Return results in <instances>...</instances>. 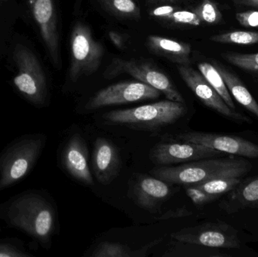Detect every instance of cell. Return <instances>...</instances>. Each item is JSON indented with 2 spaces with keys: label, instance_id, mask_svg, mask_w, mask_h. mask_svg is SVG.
<instances>
[{
  "label": "cell",
  "instance_id": "6da1fadb",
  "mask_svg": "<svg viewBox=\"0 0 258 257\" xmlns=\"http://www.w3.org/2000/svg\"><path fill=\"white\" fill-rule=\"evenodd\" d=\"M252 164L243 157L230 155L192 161L177 166H161L152 170L155 178L170 184L191 185L226 175L245 177L251 172Z\"/></svg>",
  "mask_w": 258,
  "mask_h": 257
},
{
  "label": "cell",
  "instance_id": "7a4b0ae2",
  "mask_svg": "<svg viewBox=\"0 0 258 257\" xmlns=\"http://www.w3.org/2000/svg\"><path fill=\"white\" fill-rule=\"evenodd\" d=\"M7 220L14 227L47 244L55 224V213L50 202L36 193H27L12 201L8 208Z\"/></svg>",
  "mask_w": 258,
  "mask_h": 257
},
{
  "label": "cell",
  "instance_id": "3957f363",
  "mask_svg": "<svg viewBox=\"0 0 258 257\" xmlns=\"http://www.w3.org/2000/svg\"><path fill=\"white\" fill-rule=\"evenodd\" d=\"M186 113L185 104L168 100L135 108L113 110L104 114L103 118L113 125L157 128L174 123Z\"/></svg>",
  "mask_w": 258,
  "mask_h": 257
},
{
  "label": "cell",
  "instance_id": "277c9868",
  "mask_svg": "<svg viewBox=\"0 0 258 257\" xmlns=\"http://www.w3.org/2000/svg\"><path fill=\"white\" fill-rule=\"evenodd\" d=\"M45 142L41 134L24 136L3 151L0 155V192L26 177L37 161Z\"/></svg>",
  "mask_w": 258,
  "mask_h": 257
},
{
  "label": "cell",
  "instance_id": "5b68a950",
  "mask_svg": "<svg viewBox=\"0 0 258 257\" xmlns=\"http://www.w3.org/2000/svg\"><path fill=\"white\" fill-rule=\"evenodd\" d=\"M230 224L258 238V175L242 181L220 201Z\"/></svg>",
  "mask_w": 258,
  "mask_h": 257
},
{
  "label": "cell",
  "instance_id": "8992f818",
  "mask_svg": "<svg viewBox=\"0 0 258 257\" xmlns=\"http://www.w3.org/2000/svg\"><path fill=\"white\" fill-rule=\"evenodd\" d=\"M71 63L70 77L73 81L95 73L101 66L104 47L92 35L89 26L77 22L71 39Z\"/></svg>",
  "mask_w": 258,
  "mask_h": 257
},
{
  "label": "cell",
  "instance_id": "52a82bcc",
  "mask_svg": "<svg viewBox=\"0 0 258 257\" xmlns=\"http://www.w3.org/2000/svg\"><path fill=\"white\" fill-rule=\"evenodd\" d=\"M171 237L180 242L210 248L241 250L244 246L239 229L227 222L186 228L173 233Z\"/></svg>",
  "mask_w": 258,
  "mask_h": 257
},
{
  "label": "cell",
  "instance_id": "ba28073f",
  "mask_svg": "<svg viewBox=\"0 0 258 257\" xmlns=\"http://www.w3.org/2000/svg\"><path fill=\"white\" fill-rule=\"evenodd\" d=\"M123 73L132 75L141 82L157 89L170 101L185 104L184 98L176 89L170 78L147 62L134 59H113L104 72V77L112 78Z\"/></svg>",
  "mask_w": 258,
  "mask_h": 257
},
{
  "label": "cell",
  "instance_id": "9c48e42d",
  "mask_svg": "<svg viewBox=\"0 0 258 257\" xmlns=\"http://www.w3.org/2000/svg\"><path fill=\"white\" fill-rule=\"evenodd\" d=\"M14 59L18 69L15 85L30 102L42 105L47 98V84L39 60L28 48L20 45L15 48Z\"/></svg>",
  "mask_w": 258,
  "mask_h": 257
},
{
  "label": "cell",
  "instance_id": "30bf717a",
  "mask_svg": "<svg viewBox=\"0 0 258 257\" xmlns=\"http://www.w3.org/2000/svg\"><path fill=\"white\" fill-rule=\"evenodd\" d=\"M178 72L182 79L206 107L236 123H252L251 118L232 110L201 72L189 65H180Z\"/></svg>",
  "mask_w": 258,
  "mask_h": 257
},
{
  "label": "cell",
  "instance_id": "8fae6325",
  "mask_svg": "<svg viewBox=\"0 0 258 257\" xmlns=\"http://www.w3.org/2000/svg\"><path fill=\"white\" fill-rule=\"evenodd\" d=\"M161 92L144 82L116 83L99 91L86 104V110H94L108 106L156 99Z\"/></svg>",
  "mask_w": 258,
  "mask_h": 257
},
{
  "label": "cell",
  "instance_id": "7c38bea8",
  "mask_svg": "<svg viewBox=\"0 0 258 257\" xmlns=\"http://www.w3.org/2000/svg\"><path fill=\"white\" fill-rule=\"evenodd\" d=\"M225 154L198 143H159L150 151V158L156 165H169L177 163L198 161L205 158L222 157Z\"/></svg>",
  "mask_w": 258,
  "mask_h": 257
},
{
  "label": "cell",
  "instance_id": "4fadbf2b",
  "mask_svg": "<svg viewBox=\"0 0 258 257\" xmlns=\"http://www.w3.org/2000/svg\"><path fill=\"white\" fill-rule=\"evenodd\" d=\"M177 138L203 145L224 154L246 158H258V144L237 136L189 131L179 134Z\"/></svg>",
  "mask_w": 258,
  "mask_h": 257
},
{
  "label": "cell",
  "instance_id": "5bb4252c",
  "mask_svg": "<svg viewBox=\"0 0 258 257\" xmlns=\"http://www.w3.org/2000/svg\"><path fill=\"white\" fill-rule=\"evenodd\" d=\"M29 4L51 61L56 67L59 68V34L54 0H29Z\"/></svg>",
  "mask_w": 258,
  "mask_h": 257
},
{
  "label": "cell",
  "instance_id": "9a60e30c",
  "mask_svg": "<svg viewBox=\"0 0 258 257\" xmlns=\"http://www.w3.org/2000/svg\"><path fill=\"white\" fill-rule=\"evenodd\" d=\"M62 164L73 178L86 186L94 185L88 164L87 147L80 134H74L68 140L62 152Z\"/></svg>",
  "mask_w": 258,
  "mask_h": 257
},
{
  "label": "cell",
  "instance_id": "2e32d148",
  "mask_svg": "<svg viewBox=\"0 0 258 257\" xmlns=\"http://www.w3.org/2000/svg\"><path fill=\"white\" fill-rule=\"evenodd\" d=\"M245 177L226 175L207 180L186 187V193L192 203L203 206L223 197L235 188Z\"/></svg>",
  "mask_w": 258,
  "mask_h": 257
},
{
  "label": "cell",
  "instance_id": "e0dca14e",
  "mask_svg": "<svg viewBox=\"0 0 258 257\" xmlns=\"http://www.w3.org/2000/svg\"><path fill=\"white\" fill-rule=\"evenodd\" d=\"M92 165L95 178L103 185H108L119 174L121 160L117 148L104 137H98L95 143Z\"/></svg>",
  "mask_w": 258,
  "mask_h": 257
},
{
  "label": "cell",
  "instance_id": "ac0fdd59",
  "mask_svg": "<svg viewBox=\"0 0 258 257\" xmlns=\"http://www.w3.org/2000/svg\"><path fill=\"white\" fill-rule=\"evenodd\" d=\"M135 202L140 208L150 212H156L172 193L169 183L157 178L142 177L134 187Z\"/></svg>",
  "mask_w": 258,
  "mask_h": 257
},
{
  "label": "cell",
  "instance_id": "d6986e66",
  "mask_svg": "<svg viewBox=\"0 0 258 257\" xmlns=\"http://www.w3.org/2000/svg\"><path fill=\"white\" fill-rule=\"evenodd\" d=\"M147 45L155 54L165 57L180 65H189L191 46L186 42H179L159 36H150Z\"/></svg>",
  "mask_w": 258,
  "mask_h": 257
},
{
  "label": "cell",
  "instance_id": "ffe728a7",
  "mask_svg": "<svg viewBox=\"0 0 258 257\" xmlns=\"http://www.w3.org/2000/svg\"><path fill=\"white\" fill-rule=\"evenodd\" d=\"M215 66L222 76L230 95H233L237 102L258 119V103L248 89L245 87V84L236 75L224 66H220L216 63Z\"/></svg>",
  "mask_w": 258,
  "mask_h": 257
},
{
  "label": "cell",
  "instance_id": "44dd1931",
  "mask_svg": "<svg viewBox=\"0 0 258 257\" xmlns=\"http://www.w3.org/2000/svg\"><path fill=\"white\" fill-rule=\"evenodd\" d=\"M157 240L151 241L144 247L132 250L125 244L118 242L104 241L98 244L90 255L92 257H144L149 252L157 245Z\"/></svg>",
  "mask_w": 258,
  "mask_h": 257
},
{
  "label": "cell",
  "instance_id": "7402d4cb",
  "mask_svg": "<svg viewBox=\"0 0 258 257\" xmlns=\"http://www.w3.org/2000/svg\"><path fill=\"white\" fill-rule=\"evenodd\" d=\"M200 72L203 74V76L206 78L209 84L215 89V90L219 94L220 96L223 98L224 102L232 109V110H236V106L233 102V98L231 95L223 79L220 72L218 69L215 68V66L211 64V63H201L198 65Z\"/></svg>",
  "mask_w": 258,
  "mask_h": 257
},
{
  "label": "cell",
  "instance_id": "603a6c76",
  "mask_svg": "<svg viewBox=\"0 0 258 257\" xmlns=\"http://www.w3.org/2000/svg\"><path fill=\"white\" fill-rule=\"evenodd\" d=\"M112 13L122 18L137 19L141 17L139 7L133 0H99Z\"/></svg>",
  "mask_w": 258,
  "mask_h": 257
},
{
  "label": "cell",
  "instance_id": "cb8c5ba5",
  "mask_svg": "<svg viewBox=\"0 0 258 257\" xmlns=\"http://www.w3.org/2000/svg\"><path fill=\"white\" fill-rule=\"evenodd\" d=\"M212 42L236 45H254L258 44V33L252 31H233L215 35L210 38Z\"/></svg>",
  "mask_w": 258,
  "mask_h": 257
},
{
  "label": "cell",
  "instance_id": "d4e9b609",
  "mask_svg": "<svg viewBox=\"0 0 258 257\" xmlns=\"http://www.w3.org/2000/svg\"><path fill=\"white\" fill-rule=\"evenodd\" d=\"M222 57L229 63L240 69L251 72H258V53L240 54L227 52L223 54Z\"/></svg>",
  "mask_w": 258,
  "mask_h": 257
},
{
  "label": "cell",
  "instance_id": "484cf974",
  "mask_svg": "<svg viewBox=\"0 0 258 257\" xmlns=\"http://www.w3.org/2000/svg\"><path fill=\"white\" fill-rule=\"evenodd\" d=\"M202 22L218 24L222 19V15L216 5L211 0H203V3L194 10Z\"/></svg>",
  "mask_w": 258,
  "mask_h": 257
},
{
  "label": "cell",
  "instance_id": "4316f807",
  "mask_svg": "<svg viewBox=\"0 0 258 257\" xmlns=\"http://www.w3.org/2000/svg\"><path fill=\"white\" fill-rule=\"evenodd\" d=\"M167 21H172L175 24L194 26V27L200 26L202 22L195 12L185 10L174 11L169 15Z\"/></svg>",
  "mask_w": 258,
  "mask_h": 257
},
{
  "label": "cell",
  "instance_id": "83f0119b",
  "mask_svg": "<svg viewBox=\"0 0 258 257\" xmlns=\"http://www.w3.org/2000/svg\"><path fill=\"white\" fill-rule=\"evenodd\" d=\"M238 22L245 27L258 28V11H247L236 15Z\"/></svg>",
  "mask_w": 258,
  "mask_h": 257
},
{
  "label": "cell",
  "instance_id": "f1b7e54d",
  "mask_svg": "<svg viewBox=\"0 0 258 257\" xmlns=\"http://www.w3.org/2000/svg\"><path fill=\"white\" fill-rule=\"evenodd\" d=\"M30 254L23 251L13 244L0 243V257H29Z\"/></svg>",
  "mask_w": 258,
  "mask_h": 257
},
{
  "label": "cell",
  "instance_id": "f546056e",
  "mask_svg": "<svg viewBox=\"0 0 258 257\" xmlns=\"http://www.w3.org/2000/svg\"><path fill=\"white\" fill-rule=\"evenodd\" d=\"M175 11V8L171 6H163L156 8L150 12V15L154 18L167 21L169 15Z\"/></svg>",
  "mask_w": 258,
  "mask_h": 257
},
{
  "label": "cell",
  "instance_id": "4dcf8cb0",
  "mask_svg": "<svg viewBox=\"0 0 258 257\" xmlns=\"http://www.w3.org/2000/svg\"><path fill=\"white\" fill-rule=\"evenodd\" d=\"M192 213L188 211L186 208H177L174 211H168L163 215L158 218L159 220H169V219L179 218L192 215Z\"/></svg>",
  "mask_w": 258,
  "mask_h": 257
},
{
  "label": "cell",
  "instance_id": "1f68e13d",
  "mask_svg": "<svg viewBox=\"0 0 258 257\" xmlns=\"http://www.w3.org/2000/svg\"><path fill=\"white\" fill-rule=\"evenodd\" d=\"M109 36L115 46L117 47L119 49H123L125 48V39L122 35L116 33V32L111 31L109 33Z\"/></svg>",
  "mask_w": 258,
  "mask_h": 257
},
{
  "label": "cell",
  "instance_id": "d6a6232c",
  "mask_svg": "<svg viewBox=\"0 0 258 257\" xmlns=\"http://www.w3.org/2000/svg\"><path fill=\"white\" fill-rule=\"evenodd\" d=\"M236 4L258 9V0H233Z\"/></svg>",
  "mask_w": 258,
  "mask_h": 257
}]
</instances>
